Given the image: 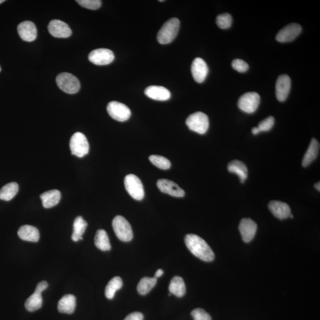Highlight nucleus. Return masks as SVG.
<instances>
[{"mask_svg":"<svg viewBox=\"0 0 320 320\" xmlns=\"http://www.w3.org/2000/svg\"><path fill=\"white\" fill-rule=\"evenodd\" d=\"M71 154L82 158L89 152V143L86 136L81 132H76L69 142Z\"/></svg>","mask_w":320,"mask_h":320,"instance_id":"obj_7","label":"nucleus"},{"mask_svg":"<svg viewBox=\"0 0 320 320\" xmlns=\"http://www.w3.org/2000/svg\"><path fill=\"white\" fill-rule=\"evenodd\" d=\"M191 71L195 82L202 83L205 81L208 75V66L204 60L201 58H196L192 62Z\"/></svg>","mask_w":320,"mask_h":320,"instance_id":"obj_16","label":"nucleus"},{"mask_svg":"<svg viewBox=\"0 0 320 320\" xmlns=\"http://www.w3.org/2000/svg\"><path fill=\"white\" fill-rule=\"evenodd\" d=\"M228 171L237 175L242 183H244L248 177V169L244 163L238 159L230 162L227 167Z\"/></svg>","mask_w":320,"mask_h":320,"instance_id":"obj_21","label":"nucleus"},{"mask_svg":"<svg viewBox=\"0 0 320 320\" xmlns=\"http://www.w3.org/2000/svg\"><path fill=\"white\" fill-rule=\"evenodd\" d=\"M2 71V68H1V66H0V72H1Z\"/></svg>","mask_w":320,"mask_h":320,"instance_id":"obj_44","label":"nucleus"},{"mask_svg":"<svg viewBox=\"0 0 320 320\" xmlns=\"http://www.w3.org/2000/svg\"><path fill=\"white\" fill-rule=\"evenodd\" d=\"M114 59V53L108 49L93 50L89 55V61L97 65H108L111 64Z\"/></svg>","mask_w":320,"mask_h":320,"instance_id":"obj_10","label":"nucleus"},{"mask_svg":"<svg viewBox=\"0 0 320 320\" xmlns=\"http://www.w3.org/2000/svg\"><path fill=\"white\" fill-rule=\"evenodd\" d=\"M186 123L190 130L202 135L208 131L209 126L208 116L201 112H196L189 116Z\"/></svg>","mask_w":320,"mask_h":320,"instance_id":"obj_4","label":"nucleus"},{"mask_svg":"<svg viewBox=\"0 0 320 320\" xmlns=\"http://www.w3.org/2000/svg\"><path fill=\"white\" fill-rule=\"evenodd\" d=\"M169 291L177 297L181 298L186 293V285L184 281L181 276H175L170 283Z\"/></svg>","mask_w":320,"mask_h":320,"instance_id":"obj_25","label":"nucleus"},{"mask_svg":"<svg viewBox=\"0 0 320 320\" xmlns=\"http://www.w3.org/2000/svg\"><path fill=\"white\" fill-rule=\"evenodd\" d=\"M123 282L119 276L112 278L107 285L105 289V295L106 298L112 299L114 298L116 291L122 287Z\"/></svg>","mask_w":320,"mask_h":320,"instance_id":"obj_30","label":"nucleus"},{"mask_svg":"<svg viewBox=\"0 0 320 320\" xmlns=\"http://www.w3.org/2000/svg\"><path fill=\"white\" fill-rule=\"evenodd\" d=\"M232 67L239 72H245L249 69L248 63L242 59H235L232 62Z\"/></svg>","mask_w":320,"mask_h":320,"instance_id":"obj_37","label":"nucleus"},{"mask_svg":"<svg viewBox=\"0 0 320 320\" xmlns=\"http://www.w3.org/2000/svg\"><path fill=\"white\" fill-rule=\"evenodd\" d=\"M319 150V144L317 140L312 138L309 147L303 158L302 165L304 168L308 166L317 157Z\"/></svg>","mask_w":320,"mask_h":320,"instance_id":"obj_24","label":"nucleus"},{"mask_svg":"<svg viewBox=\"0 0 320 320\" xmlns=\"http://www.w3.org/2000/svg\"><path fill=\"white\" fill-rule=\"evenodd\" d=\"M48 287V282L46 281H42L38 283L37 286H36L35 290L36 291H37L38 292L42 293L43 291H45V290Z\"/></svg>","mask_w":320,"mask_h":320,"instance_id":"obj_39","label":"nucleus"},{"mask_svg":"<svg viewBox=\"0 0 320 320\" xmlns=\"http://www.w3.org/2000/svg\"><path fill=\"white\" fill-rule=\"evenodd\" d=\"M56 82L58 88L68 94H75L80 89L78 79L70 73H61L56 76Z\"/></svg>","mask_w":320,"mask_h":320,"instance_id":"obj_5","label":"nucleus"},{"mask_svg":"<svg viewBox=\"0 0 320 320\" xmlns=\"http://www.w3.org/2000/svg\"><path fill=\"white\" fill-rule=\"evenodd\" d=\"M107 111L111 117L119 122H125L131 117V112L127 106L119 102L113 101L107 106Z\"/></svg>","mask_w":320,"mask_h":320,"instance_id":"obj_9","label":"nucleus"},{"mask_svg":"<svg viewBox=\"0 0 320 320\" xmlns=\"http://www.w3.org/2000/svg\"><path fill=\"white\" fill-rule=\"evenodd\" d=\"M145 94L149 98L158 101H167L171 99V93L162 86H151L145 90Z\"/></svg>","mask_w":320,"mask_h":320,"instance_id":"obj_18","label":"nucleus"},{"mask_svg":"<svg viewBox=\"0 0 320 320\" xmlns=\"http://www.w3.org/2000/svg\"><path fill=\"white\" fill-rule=\"evenodd\" d=\"M88 226V223L82 216H77L73 224V233L71 236L73 241L76 242L83 239V235L84 234Z\"/></svg>","mask_w":320,"mask_h":320,"instance_id":"obj_26","label":"nucleus"},{"mask_svg":"<svg viewBox=\"0 0 320 320\" xmlns=\"http://www.w3.org/2000/svg\"><path fill=\"white\" fill-rule=\"evenodd\" d=\"M157 279L155 278L145 277L139 281L137 291L140 295H145L151 291L156 285Z\"/></svg>","mask_w":320,"mask_h":320,"instance_id":"obj_31","label":"nucleus"},{"mask_svg":"<svg viewBox=\"0 0 320 320\" xmlns=\"http://www.w3.org/2000/svg\"><path fill=\"white\" fill-rule=\"evenodd\" d=\"M269 209L275 217L279 219H285L291 214L289 206L285 202L273 201L269 203Z\"/></svg>","mask_w":320,"mask_h":320,"instance_id":"obj_19","label":"nucleus"},{"mask_svg":"<svg viewBox=\"0 0 320 320\" xmlns=\"http://www.w3.org/2000/svg\"><path fill=\"white\" fill-rule=\"evenodd\" d=\"M144 315L141 312H134L129 314L124 320H143Z\"/></svg>","mask_w":320,"mask_h":320,"instance_id":"obj_38","label":"nucleus"},{"mask_svg":"<svg viewBox=\"0 0 320 320\" xmlns=\"http://www.w3.org/2000/svg\"><path fill=\"white\" fill-rule=\"evenodd\" d=\"M41 292L35 291L25 302V308L28 311L33 312L42 307V297Z\"/></svg>","mask_w":320,"mask_h":320,"instance_id":"obj_29","label":"nucleus"},{"mask_svg":"<svg viewBox=\"0 0 320 320\" xmlns=\"http://www.w3.org/2000/svg\"><path fill=\"white\" fill-rule=\"evenodd\" d=\"M252 131L253 134L254 135L258 134L259 132H261V131H260V130L259 129L258 127L253 128L252 130Z\"/></svg>","mask_w":320,"mask_h":320,"instance_id":"obj_41","label":"nucleus"},{"mask_svg":"<svg viewBox=\"0 0 320 320\" xmlns=\"http://www.w3.org/2000/svg\"><path fill=\"white\" fill-rule=\"evenodd\" d=\"M185 244L193 255L205 262H212L215 259L214 253L204 239L195 234L186 235Z\"/></svg>","mask_w":320,"mask_h":320,"instance_id":"obj_1","label":"nucleus"},{"mask_svg":"<svg viewBox=\"0 0 320 320\" xmlns=\"http://www.w3.org/2000/svg\"><path fill=\"white\" fill-rule=\"evenodd\" d=\"M61 197V192L58 190L55 189L43 193L40 196L43 206L46 209L52 208L58 205Z\"/></svg>","mask_w":320,"mask_h":320,"instance_id":"obj_22","label":"nucleus"},{"mask_svg":"<svg viewBox=\"0 0 320 320\" xmlns=\"http://www.w3.org/2000/svg\"><path fill=\"white\" fill-rule=\"evenodd\" d=\"M191 315L194 320H212L211 315L202 308L193 310Z\"/></svg>","mask_w":320,"mask_h":320,"instance_id":"obj_36","label":"nucleus"},{"mask_svg":"<svg viewBox=\"0 0 320 320\" xmlns=\"http://www.w3.org/2000/svg\"><path fill=\"white\" fill-rule=\"evenodd\" d=\"M216 22L219 28L222 29H228L232 25V16L228 13H224V14L217 16Z\"/></svg>","mask_w":320,"mask_h":320,"instance_id":"obj_33","label":"nucleus"},{"mask_svg":"<svg viewBox=\"0 0 320 320\" xmlns=\"http://www.w3.org/2000/svg\"><path fill=\"white\" fill-rule=\"evenodd\" d=\"M315 188L319 192L320 191V184L319 182L315 183L314 185Z\"/></svg>","mask_w":320,"mask_h":320,"instance_id":"obj_42","label":"nucleus"},{"mask_svg":"<svg viewBox=\"0 0 320 320\" xmlns=\"http://www.w3.org/2000/svg\"><path fill=\"white\" fill-rule=\"evenodd\" d=\"M76 306V298L73 295H66L59 300L58 309L63 314H71L74 312Z\"/></svg>","mask_w":320,"mask_h":320,"instance_id":"obj_23","label":"nucleus"},{"mask_svg":"<svg viewBox=\"0 0 320 320\" xmlns=\"http://www.w3.org/2000/svg\"><path fill=\"white\" fill-rule=\"evenodd\" d=\"M95 244L96 248L102 251H111V245L110 243L108 235L104 229H99L97 231L95 238Z\"/></svg>","mask_w":320,"mask_h":320,"instance_id":"obj_27","label":"nucleus"},{"mask_svg":"<svg viewBox=\"0 0 320 320\" xmlns=\"http://www.w3.org/2000/svg\"><path fill=\"white\" fill-rule=\"evenodd\" d=\"M4 2H5V0H0V5L2 4V3Z\"/></svg>","mask_w":320,"mask_h":320,"instance_id":"obj_43","label":"nucleus"},{"mask_svg":"<svg viewBox=\"0 0 320 320\" xmlns=\"http://www.w3.org/2000/svg\"><path fill=\"white\" fill-rule=\"evenodd\" d=\"M258 225L251 218L243 219L239 223V230L243 241L249 243L252 241L256 234Z\"/></svg>","mask_w":320,"mask_h":320,"instance_id":"obj_14","label":"nucleus"},{"mask_svg":"<svg viewBox=\"0 0 320 320\" xmlns=\"http://www.w3.org/2000/svg\"><path fill=\"white\" fill-rule=\"evenodd\" d=\"M76 2L83 8L93 11L99 9L102 6L101 0H77Z\"/></svg>","mask_w":320,"mask_h":320,"instance_id":"obj_34","label":"nucleus"},{"mask_svg":"<svg viewBox=\"0 0 320 320\" xmlns=\"http://www.w3.org/2000/svg\"><path fill=\"white\" fill-rule=\"evenodd\" d=\"M124 184L126 191L132 198L141 201L144 198L145 192L142 183L138 176L130 174L125 177Z\"/></svg>","mask_w":320,"mask_h":320,"instance_id":"obj_6","label":"nucleus"},{"mask_svg":"<svg viewBox=\"0 0 320 320\" xmlns=\"http://www.w3.org/2000/svg\"><path fill=\"white\" fill-rule=\"evenodd\" d=\"M274 124V118L273 116H269L268 118L260 122L258 128L261 132L269 131L273 127Z\"/></svg>","mask_w":320,"mask_h":320,"instance_id":"obj_35","label":"nucleus"},{"mask_svg":"<svg viewBox=\"0 0 320 320\" xmlns=\"http://www.w3.org/2000/svg\"><path fill=\"white\" fill-rule=\"evenodd\" d=\"M18 32L23 41L33 42L37 37V29L34 23L31 21L23 22L18 25Z\"/></svg>","mask_w":320,"mask_h":320,"instance_id":"obj_17","label":"nucleus"},{"mask_svg":"<svg viewBox=\"0 0 320 320\" xmlns=\"http://www.w3.org/2000/svg\"><path fill=\"white\" fill-rule=\"evenodd\" d=\"M163 274H164V271H163L162 269H158L155 273L154 278L157 279L161 277Z\"/></svg>","mask_w":320,"mask_h":320,"instance_id":"obj_40","label":"nucleus"},{"mask_svg":"<svg viewBox=\"0 0 320 320\" xmlns=\"http://www.w3.org/2000/svg\"><path fill=\"white\" fill-rule=\"evenodd\" d=\"M291 88V80L288 75H280L276 83V96L279 102L288 98Z\"/></svg>","mask_w":320,"mask_h":320,"instance_id":"obj_13","label":"nucleus"},{"mask_svg":"<svg viewBox=\"0 0 320 320\" xmlns=\"http://www.w3.org/2000/svg\"><path fill=\"white\" fill-rule=\"evenodd\" d=\"M149 161L156 168L162 170H168L171 168V162L168 158L161 155H152L149 156Z\"/></svg>","mask_w":320,"mask_h":320,"instance_id":"obj_32","label":"nucleus"},{"mask_svg":"<svg viewBox=\"0 0 320 320\" xmlns=\"http://www.w3.org/2000/svg\"><path fill=\"white\" fill-rule=\"evenodd\" d=\"M18 235L20 238L30 242H38L40 238L38 229L29 225L22 226L19 229Z\"/></svg>","mask_w":320,"mask_h":320,"instance_id":"obj_20","label":"nucleus"},{"mask_svg":"<svg viewBox=\"0 0 320 320\" xmlns=\"http://www.w3.org/2000/svg\"><path fill=\"white\" fill-rule=\"evenodd\" d=\"M261 102V97L258 93L248 92L238 100V106L240 110L247 113H253L257 111Z\"/></svg>","mask_w":320,"mask_h":320,"instance_id":"obj_8","label":"nucleus"},{"mask_svg":"<svg viewBox=\"0 0 320 320\" xmlns=\"http://www.w3.org/2000/svg\"><path fill=\"white\" fill-rule=\"evenodd\" d=\"M156 186L160 191L174 197L182 198L185 195V192L182 188H180L176 183L169 180L159 179L156 182Z\"/></svg>","mask_w":320,"mask_h":320,"instance_id":"obj_15","label":"nucleus"},{"mask_svg":"<svg viewBox=\"0 0 320 320\" xmlns=\"http://www.w3.org/2000/svg\"><path fill=\"white\" fill-rule=\"evenodd\" d=\"M19 185L16 182H11L3 186L0 190V199L5 201H11L18 194Z\"/></svg>","mask_w":320,"mask_h":320,"instance_id":"obj_28","label":"nucleus"},{"mask_svg":"<svg viewBox=\"0 0 320 320\" xmlns=\"http://www.w3.org/2000/svg\"><path fill=\"white\" fill-rule=\"evenodd\" d=\"M112 226L117 237L123 242H129L133 238V232L129 222L123 216H115L112 221Z\"/></svg>","mask_w":320,"mask_h":320,"instance_id":"obj_3","label":"nucleus"},{"mask_svg":"<svg viewBox=\"0 0 320 320\" xmlns=\"http://www.w3.org/2000/svg\"><path fill=\"white\" fill-rule=\"evenodd\" d=\"M302 32L301 26L296 23L286 26L280 31L276 36V41L286 43L293 41Z\"/></svg>","mask_w":320,"mask_h":320,"instance_id":"obj_11","label":"nucleus"},{"mask_svg":"<svg viewBox=\"0 0 320 320\" xmlns=\"http://www.w3.org/2000/svg\"><path fill=\"white\" fill-rule=\"evenodd\" d=\"M180 29V21L178 18H172L166 22L159 30L157 34V41L162 45L169 44L176 38Z\"/></svg>","mask_w":320,"mask_h":320,"instance_id":"obj_2","label":"nucleus"},{"mask_svg":"<svg viewBox=\"0 0 320 320\" xmlns=\"http://www.w3.org/2000/svg\"><path fill=\"white\" fill-rule=\"evenodd\" d=\"M48 31L53 37L57 38H67L72 34L71 29L69 26L59 20H53L50 22Z\"/></svg>","mask_w":320,"mask_h":320,"instance_id":"obj_12","label":"nucleus"}]
</instances>
